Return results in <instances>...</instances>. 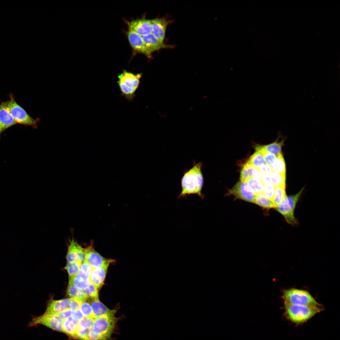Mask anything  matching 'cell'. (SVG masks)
<instances>
[{"label":"cell","instance_id":"ba28073f","mask_svg":"<svg viewBox=\"0 0 340 340\" xmlns=\"http://www.w3.org/2000/svg\"><path fill=\"white\" fill-rule=\"evenodd\" d=\"M63 320L55 314L45 313L41 316L33 318L29 326L40 324L53 330L62 332Z\"/></svg>","mask_w":340,"mask_h":340},{"label":"cell","instance_id":"30bf717a","mask_svg":"<svg viewBox=\"0 0 340 340\" xmlns=\"http://www.w3.org/2000/svg\"><path fill=\"white\" fill-rule=\"evenodd\" d=\"M86 248V261L93 269L106 265H109L113 261L112 259L105 258L95 251L92 244Z\"/></svg>","mask_w":340,"mask_h":340},{"label":"cell","instance_id":"d4e9b609","mask_svg":"<svg viewBox=\"0 0 340 340\" xmlns=\"http://www.w3.org/2000/svg\"><path fill=\"white\" fill-rule=\"evenodd\" d=\"M276 159L271 167L273 172L286 174V166L282 154L276 156Z\"/></svg>","mask_w":340,"mask_h":340},{"label":"cell","instance_id":"603a6c76","mask_svg":"<svg viewBox=\"0 0 340 340\" xmlns=\"http://www.w3.org/2000/svg\"><path fill=\"white\" fill-rule=\"evenodd\" d=\"M258 171L257 169L247 162L244 165L241 170L240 174L241 181L246 182L250 178L255 177Z\"/></svg>","mask_w":340,"mask_h":340},{"label":"cell","instance_id":"83f0119b","mask_svg":"<svg viewBox=\"0 0 340 340\" xmlns=\"http://www.w3.org/2000/svg\"><path fill=\"white\" fill-rule=\"evenodd\" d=\"M268 175L271 184L275 187L286 185V174L272 171Z\"/></svg>","mask_w":340,"mask_h":340},{"label":"cell","instance_id":"8d00e7d4","mask_svg":"<svg viewBox=\"0 0 340 340\" xmlns=\"http://www.w3.org/2000/svg\"><path fill=\"white\" fill-rule=\"evenodd\" d=\"M275 191V187L272 184H265L264 185L262 193L273 201Z\"/></svg>","mask_w":340,"mask_h":340},{"label":"cell","instance_id":"f35d334b","mask_svg":"<svg viewBox=\"0 0 340 340\" xmlns=\"http://www.w3.org/2000/svg\"><path fill=\"white\" fill-rule=\"evenodd\" d=\"M92 269L93 268L86 261L81 262L80 272H83L89 276Z\"/></svg>","mask_w":340,"mask_h":340},{"label":"cell","instance_id":"f6af8a7d","mask_svg":"<svg viewBox=\"0 0 340 340\" xmlns=\"http://www.w3.org/2000/svg\"><path fill=\"white\" fill-rule=\"evenodd\" d=\"M260 179L264 185L271 184L268 174H263Z\"/></svg>","mask_w":340,"mask_h":340},{"label":"cell","instance_id":"9a60e30c","mask_svg":"<svg viewBox=\"0 0 340 340\" xmlns=\"http://www.w3.org/2000/svg\"><path fill=\"white\" fill-rule=\"evenodd\" d=\"M141 37L144 45L151 53L162 48H173V46L160 41L152 33Z\"/></svg>","mask_w":340,"mask_h":340},{"label":"cell","instance_id":"74e56055","mask_svg":"<svg viewBox=\"0 0 340 340\" xmlns=\"http://www.w3.org/2000/svg\"><path fill=\"white\" fill-rule=\"evenodd\" d=\"M263 155L264 162L266 164L271 166L275 162L276 156L273 154L262 151L260 152Z\"/></svg>","mask_w":340,"mask_h":340},{"label":"cell","instance_id":"7c38bea8","mask_svg":"<svg viewBox=\"0 0 340 340\" xmlns=\"http://www.w3.org/2000/svg\"><path fill=\"white\" fill-rule=\"evenodd\" d=\"M16 123L10 112L8 101L1 102L0 104V137L4 131Z\"/></svg>","mask_w":340,"mask_h":340},{"label":"cell","instance_id":"d6986e66","mask_svg":"<svg viewBox=\"0 0 340 340\" xmlns=\"http://www.w3.org/2000/svg\"><path fill=\"white\" fill-rule=\"evenodd\" d=\"M90 304L95 318L105 314H115L116 310L108 308L100 301L99 299L90 300Z\"/></svg>","mask_w":340,"mask_h":340},{"label":"cell","instance_id":"3957f363","mask_svg":"<svg viewBox=\"0 0 340 340\" xmlns=\"http://www.w3.org/2000/svg\"><path fill=\"white\" fill-rule=\"evenodd\" d=\"M285 313L292 322L296 324L304 323L321 312L320 307L293 305L284 303Z\"/></svg>","mask_w":340,"mask_h":340},{"label":"cell","instance_id":"e575fe53","mask_svg":"<svg viewBox=\"0 0 340 340\" xmlns=\"http://www.w3.org/2000/svg\"><path fill=\"white\" fill-rule=\"evenodd\" d=\"M95 319L84 317L78 322V326L83 328L89 329L92 327Z\"/></svg>","mask_w":340,"mask_h":340},{"label":"cell","instance_id":"ac0fdd59","mask_svg":"<svg viewBox=\"0 0 340 340\" xmlns=\"http://www.w3.org/2000/svg\"><path fill=\"white\" fill-rule=\"evenodd\" d=\"M90 283L89 276L81 272L73 277H69V284L80 289L86 288Z\"/></svg>","mask_w":340,"mask_h":340},{"label":"cell","instance_id":"d6a6232c","mask_svg":"<svg viewBox=\"0 0 340 340\" xmlns=\"http://www.w3.org/2000/svg\"><path fill=\"white\" fill-rule=\"evenodd\" d=\"M80 310L84 317L96 318L90 304L86 301L81 302L80 306Z\"/></svg>","mask_w":340,"mask_h":340},{"label":"cell","instance_id":"1f68e13d","mask_svg":"<svg viewBox=\"0 0 340 340\" xmlns=\"http://www.w3.org/2000/svg\"><path fill=\"white\" fill-rule=\"evenodd\" d=\"M98 288L92 283L90 282L88 286L83 290L88 299L94 300L99 299Z\"/></svg>","mask_w":340,"mask_h":340},{"label":"cell","instance_id":"4316f807","mask_svg":"<svg viewBox=\"0 0 340 340\" xmlns=\"http://www.w3.org/2000/svg\"><path fill=\"white\" fill-rule=\"evenodd\" d=\"M77 243L73 238L70 240L68 245V251L66 256L67 262H71L77 261L76 252Z\"/></svg>","mask_w":340,"mask_h":340},{"label":"cell","instance_id":"5b68a950","mask_svg":"<svg viewBox=\"0 0 340 340\" xmlns=\"http://www.w3.org/2000/svg\"><path fill=\"white\" fill-rule=\"evenodd\" d=\"M303 188L295 195L286 196L283 201L275 208L289 224L292 225L298 224V220L294 215L295 210Z\"/></svg>","mask_w":340,"mask_h":340},{"label":"cell","instance_id":"cb8c5ba5","mask_svg":"<svg viewBox=\"0 0 340 340\" xmlns=\"http://www.w3.org/2000/svg\"><path fill=\"white\" fill-rule=\"evenodd\" d=\"M254 203L265 208L270 209L276 207L273 201L263 193L256 195Z\"/></svg>","mask_w":340,"mask_h":340},{"label":"cell","instance_id":"ab89813d","mask_svg":"<svg viewBox=\"0 0 340 340\" xmlns=\"http://www.w3.org/2000/svg\"><path fill=\"white\" fill-rule=\"evenodd\" d=\"M70 299V307L72 311H75L80 309L82 302L75 298H71Z\"/></svg>","mask_w":340,"mask_h":340},{"label":"cell","instance_id":"5bb4252c","mask_svg":"<svg viewBox=\"0 0 340 340\" xmlns=\"http://www.w3.org/2000/svg\"><path fill=\"white\" fill-rule=\"evenodd\" d=\"M150 21L152 27V33L160 41L163 42L167 26L171 22L165 18H156Z\"/></svg>","mask_w":340,"mask_h":340},{"label":"cell","instance_id":"277c9868","mask_svg":"<svg viewBox=\"0 0 340 340\" xmlns=\"http://www.w3.org/2000/svg\"><path fill=\"white\" fill-rule=\"evenodd\" d=\"M284 303L291 304L320 307L308 292L296 288L284 290L282 296Z\"/></svg>","mask_w":340,"mask_h":340},{"label":"cell","instance_id":"8fae6325","mask_svg":"<svg viewBox=\"0 0 340 340\" xmlns=\"http://www.w3.org/2000/svg\"><path fill=\"white\" fill-rule=\"evenodd\" d=\"M129 30L143 36L152 33V27L150 20L145 19L134 20L128 22Z\"/></svg>","mask_w":340,"mask_h":340},{"label":"cell","instance_id":"7bdbcfd3","mask_svg":"<svg viewBox=\"0 0 340 340\" xmlns=\"http://www.w3.org/2000/svg\"><path fill=\"white\" fill-rule=\"evenodd\" d=\"M257 169L263 174H268L273 171L271 166L264 163Z\"/></svg>","mask_w":340,"mask_h":340},{"label":"cell","instance_id":"4dcf8cb0","mask_svg":"<svg viewBox=\"0 0 340 340\" xmlns=\"http://www.w3.org/2000/svg\"><path fill=\"white\" fill-rule=\"evenodd\" d=\"M81 262L76 261L67 263L65 268L67 271L69 277H73L79 273Z\"/></svg>","mask_w":340,"mask_h":340},{"label":"cell","instance_id":"44dd1931","mask_svg":"<svg viewBox=\"0 0 340 340\" xmlns=\"http://www.w3.org/2000/svg\"><path fill=\"white\" fill-rule=\"evenodd\" d=\"M78 326V322L71 317L63 320L62 332L75 339V334Z\"/></svg>","mask_w":340,"mask_h":340},{"label":"cell","instance_id":"ee69618b","mask_svg":"<svg viewBox=\"0 0 340 340\" xmlns=\"http://www.w3.org/2000/svg\"><path fill=\"white\" fill-rule=\"evenodd\" d=\"M71 316L72 318L76 320H81L84 317L80 309L76 311L72 312Z\"/></svg>","mask_w":340,"mask_h":340},{"label":"cell","instance_id":"836d02e7","mask_svg":"<svg viewBox=\"0 0 340 340\" xmlns=\"http://www.w3.org/2000/svg\"><path fill=\"white\" fill-rule=\"evenodd\" d=\"M89 329L78 326L76 332L75 339L79 340H88V334Z\"/></svg>","mask_w":340,"mask_h":340},{"label":"cell","instance_id":"f1b7e54d","mask_svg":"<svg viewBox=\"0 0 340 340\" xmlns=\"http://www.w3.org/2000/svg\"><path fill=\"white\" fill-rule=\"evenodd\" d=\"M286 185L275 187L273 201L276 207L282 202L286 197Z\"/></svg>","mask_w":340,"mask_h":340},{"label":"cell","instance_id":"b9f144b4","mask_svg":"<svg viewBox=\"0 0 340 340\" xmlns=\"http://www.w3.org/2000/svg\"><path fill=\"white\" fill-rule=\"evenodd\" d=\"M72 311L70 309L68 308L60 312L54 314L59 316L61 319L63 320L70 318L71 315Z\"/></svg>","mask_w":340,"mask_h":340},{"label":"cell","instance_id":"f546056e","mask_svg":"<svg viewBox=\"0 0 340 340\" xmlns=\"http://www.w3.org/2000/svg\"><path fill=\"white\" fill-rule=\"evenodd\" d=\"M247 162L257 169L264 164V160L263 155L256 151L250 157Z\"/></svg>","mask_w":340,"mask_h":340},{"label":"cell","instance_id":"8992f818","mask_svg":"<svg viewBox=\"0 0 340 340\" xmlns=\"http://www.w3.org/2000/svg\"><path fill=\"white\" fill-rule=\"evenodd\" d=\"M115 314H105L94 319L93 330L106 340L110 338L116 322Z\"/></svg>","mask_w":340,"mask_h":340},{"label":"cell","instance_id":"ffe728a7","mask_svg":"<svg viewBox=\"0 0 340 340\" xmlns=\"http://www.w3.org/2000/svg\"><path fill=\"white\" fill-rule=\"evenodd\" d=\"M284 140L280 142L276 141L273 143L265 145L257 146L255 147V149L257 151L260 152L264 151L273 154L277 156L282 154L281 149L284 144Z\"/></svg>","mask_w":340,"mask_h":340},{"label":"cell","instance_id":"7402d4cb","mask_svg":"<svg viewBox=\"0 0 340 340\" xmlns=\"http://www.w3.org/2000/svg\"><path fill=\"white\" fill-rule=\"evenodd\" d=\"M67 294L71 298H76L82 302L86 301L88 299L83 290L79 289L70 284L68 286Z\"/></svg>","mask_w":340,"mask_h":340},{"label":"cell","instance_id":"2e32d148","mask_svg":"<svg viewBox=\"0 0 340 340\" xmlns=\"http://www.w3.org/2000/svg\"><path fill=\"white\" fill-rule=\"evenodd\" d=\"M109 265L93 268L89 276L90 282L98 289L103 285Z\"/></svg>","mask_w":340,"mask_h":340},{"label":"cell","instance_id":"484cf974","mask_svg":"<svg viewBox=\"0 0 340 340\" xmlns=\"http://www.w3.org/2000/svg\"><path fill=\"white\" fill-rule=\"evenodd\" d=\"M246 182L256 195L262 193L264 184L260 179L253 177L249 179Z\"/></svg>","mask_w":340,"mask_h":340},{"label":"cell","instance_id":"d590c367","mask_svg":"<svg viewBox=\"0 0 340 340\" xmlns=\"http://www.w3.org/2000/svg\"><path fill=\"white\" fill-rule=\"evenodd\" d=\"M76 252L77 261L82 262L86 261L87 248H83L78 243L77 244Z\"/></svg>","mask_w":340,"mask_h":340},{"label":"cell","instance_id":"6da1fadb","mask_svg":"<svg viewBox=\"0 0 340 340\" xmlns=\"http://www.w3.org/2000/svg\"><path fill=\"white\" fill-rule=\"evenodd\" d=\"M202 164L201 162L196 163L194 161L193 167L184 172L181 181L182 190L178 199L186 198L187 195L191 194H197L201 199H204V195L201 193L204 182Z\"/></svg>","mask_w":340,"mask_h":340},{"label":"cell","instance_id":"e0dca14e","mask_svg":"<svg viewBox=\"0 0 340 340\" xmlns=\"http://www.w3.org/2000/svg\"><path fill=\"white\" fill-rule=\"evenodd\" d=\"M70 298L50 301L48 305L45 313L56 314L65 309L70 308Z\"/></svg>","mask_w":340,"mask_h":340},{"label":"cell","instance_id":"4fadbf2b","mask_svg":"<svg viewBox=\"0 0 340 340\" xmlns=\"http://www.w3.org/2000/svg\"><path fill=\"white\" fill-rule=\"evenodd\" d=\"M127 34L129 43L134 50L144 54L149 58L151 57V53L145 47L141 36L130 30Z\"/></svg>","mask_w":340,"mask_h":340},{"label":"cell","instance_id":"52a82bcc","mask_svg":"<svg viewBox=\"0 0 340 340\" xmlns=\"http://www.w3.org/2000/svg\"><path fill=\"white\" fill-rule=\"evenodd\" d=\"M8 102L10 112L17 123L35 127L37 126L36 121L16 102L12 94L10 95Z\"/></svg>","mask_w":340,"mask_h":340},{"label":"cell","instance_id":"9c48e42d","mask_svg":"<svg viewBox=\"0 0 340 340\" xmlns=\"http://www.w3.org/2000/svg\"><path fill=\"white\" fill-rule=\"evenodd\" d=\"M229 193L236 198L249 202L254 203L256 195L246 182H238L229 190Z\"/></svg>","mask_w":340,"mask_h":340},{"label":"cell","instance_id":"60d3db41","mask_svg":"<svg viewBox=\"0 0 340 340\" xmlns=\"http://www.w3.org/2000/svg\"><path fill=\"white\" fill-rule=\"evenodd\" d=\"M88 337V340H106L101 336L95 332L92 327L89 329Z\"/></svg>","mask_w":340,"mask_h":340},{"label":"cell","instance_id":"7a4b0ae2","mask_svg":"<svg viewBox=\"0 0 340 340\" xmlns=\"http://www.w3.org/2000/svg\"><path fill=\"white\" fill-rule=\"evenodd\" d=\"M142 73L135 74L126 70H123L117 76V84L121 95L129 101H133L135 97V92L140 83Z\"/></svg>","mask_w":340,"mask_h":340}]
</instances>
